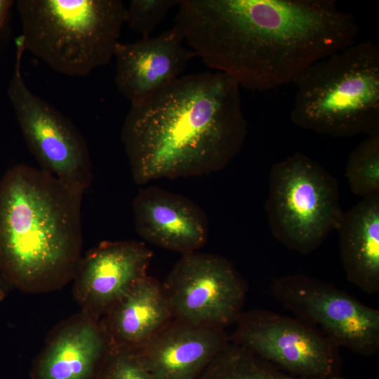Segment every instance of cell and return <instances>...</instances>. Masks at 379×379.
<instances>
[{"label": "cell", "mask_w": 379, "mask_h": 379, "mask_svg": "<svg viewBox=\"0 0 379 379\" xmlns=\"http://www.w3.org/2000/svg\"><path fill=\"white\" fill-rule=\"evenodd\" d=\"M178 8L175 25L196 56L251 90L295 83L359 32L332 0H179Z\"/></svg>", "instance_id": "6da1fadb"}, {"label": "cell", "mask_w": 379, "mask_h": 379, "mask_svg": "<svg viewBox=\"0 0 379 379\" xmlns=\"http://www.w3.org/2000/svg\"><path fill=\"white\" fill-rule=\"evenodd\" d=\"M240 89L222 72L191 74L131 105L121 137L135 183L201 175L228 165L247 135Z\"/></svg>", "instance_id": "7a4b0ae2"}, {"label": "cell", "mask_w": 379, "mask_h": 379, "mask_svg": "<svg viewBox=\"0 0 379 379\" xmlns=\"http://www.w3.org/2000/svg\"><path fill=\"white\" fill-rule=\"evenodd\" d=\"M83 192L27 165L0 180V277L25 291L58 288L81 259Z\"/></svg>", "instance_id": "3957f363"}, {"label": "cell", "mask_w": 379, "mask_h": 379, "mask_svg": "<svg viewBox=\"0 0 379 379\" xmlns=\"http://www.w3.org/2000/svg\"><path fill=\"white\" fill-rule=\"evenodd\" d=\"M291 119L333 137L379 133V48L355 42L312 65L295 81Z\"/></svg>", "instance_id": "277c9868"}, {"label": "cell", "mask_w": 379, "mask_h": 379, "mask_svg": "<svg viewBox=\"0 0 379 379\" xmlns=\"http://www.w3.org/2000/svg\"><path fill=\"white\" fill-rule=\"evenodd\" d=\"M17 7L24 50L70 77L114 58L126 18L120 0H19Z\"/></svg>", "instance_id": "5b68a950"}, {"label": "cell", "mask_w": 379, "mask_h": 379, "mask_svg": "<svg viewBox=\"0 0 379 379\" xmlns=\"http://www.w3.org/2000/svg\"><path fill=\"white\" fill-rule=\"evenodd\" d=\"M265 211L272 235L302 255L317 250L344 213L336 178L300 152L272 166Z\"/></svg>", "instance_id": "8992f818"}, {"label": "cell", "mask_w": 379, "mask_h": 379, "mask_svg": "<svg viewBox=\"0 0 379 379\" xmlns=\"http://www.w3.org/2000/svg\"><path fill=\"white\" fill-rule=\"evenodd\" d=\"M24 51L19 40L8 88L22 135L41 170L84 192L93 180L87 142L68 117L29 89L21 71Z\"/></svg>", "instance_id": "52a82bcc"}, {"label": "cell", "mask_w": 379, "mask_h": 379, "mask_svg": "<svg viewBox=\"0 0 379 379\" xmlns=\"http://www.w3.org/2000/svg\"><path fill=\"white\" fill-rule=\"evenodd\" d=\"M274 298L295 317L316 328L339 348L371 357L379 351V310L334 285L304 274L274 279Z\"/></svg>", "instance_id": "ba28073f"}, {"label": "cell", "mask_w": 379, "mask_h": 379, "mask_svg": "<svg viewBox=\"0 0 379 379\" xmlns=\"http://www.w3.org/2000/svg\"><path fill=\"white\" fill-rule=\"evenodd\" d=\"M232 343L303 379H344L340 348L303 320L267 310L242 313Z\"/></svg>", "instance_id": "9c48e42d"}, {"label": "cell", "mask_w": 379, "mask_h": 379, "mask_svg": "<svg viewBox=\"0 0 379 379\" xmlns=\"http://www.w3.org/2000/svg\"><path fill=\"white\" fill-rule=\"evenodd\" d=\"M246 290L229 260L196 251L182 255L163 287L172 316L178 320L220 328L240 316Z\"/></svg>", "instance_id": "30bf717a"}, {"label": "cell", "mask_w": 379, "mask_h": 379, "mask_svg": "<svg viewBox=\"0 0 379 379\" xmlns=\"http://www.w3.org/2000/svg\"><path fill=\"white\" fill-rule=\"evenodd\" d=\"M152 251L136 241H102L81 258L74 296L84 314L96 319L147 276ZM97 320V319H96Z\"/></svg>", "instance_id": "8fae6325"}, {"label": "cell", "mask_w": 379, "mask_h": 379, "mask_svg": "<svg viewBox=\"0 0 379 379\" xmlns=\"http://www.w3.org/2000/svg\"><path fill=\"white\" fill-rule=\"evenodd\" d=\"M184 42L175 25L156 36L141 37L131 43L119 41L114 53V83L119 92L133 105L180 77L197 57Z\"/></svg>", "instance_id": "7c38bea8"}, {"label": "cell", "mask_w": 379, "mask_h": 379, "mask_svg": "<svg viewBox=\"0 0 379 379\" xmlns=\"http://www.w3.org/2000/svg\"><path fill=\"white\" fill-rule=\"evenodd\" d=\"M132 208L137 232L152 244L184 255L207 241L206 215L185 197L152 186L138 191Z\"/></svg>", "instance_id": "4fadbf2b"}, {"label": "cell", "mask_w": 379, "mask_h": 379, "mask_svg": "<svg viewBox=\"0 0 379 379\" xmlns=\"http://www.w3.org/2000/svg\"><path fill=\"white\" fill-rule=\"evenodd\" d=\"M228 344L223 328L178 320L133 353L154 379H196Z\"/></svg>", "instance_id": "5bb4252c"}, {"label": "cell", "mask_w": 379, "mask_h": 379, "mask_svg": "<svg viewBox=\"0 0 379 379\" xmlns=\"http://www.w3.org/2000/svg\"><path fill=\"white\" fill-rule=\"evenodd\" d=\"M171 317L163 288L145 276L107 311L100 325L106 348L133 352L168 324Z\"/></svg>", "instance_id": "9a60e30c"}, {"label": "cell", "mask_w": 379, "mask_h": 379, "mask_svg": "<svg viewBox=\"0 0 379 379\" xmlns=\"http://www.w3.org/2000/svg\"><path fill=\"white\" fill-rule=\"evenodd\" d=\"M106 350L96 319L84 314L63 326L36 359L32 379H93Z\"/></svg>", "instance_id": "2e32d148"}, {"label": "cell", "mask_w": 379, "mask_h": 379, "mask_svg": "<svg viewBox=\"0 0 379 379\" xmlns=\"http://www.w3.org/2000/svg\"><path fill=\"white\" fill-rule=\"evenodd\" d=\"M346 278L364 293L379 292V194L343 213L336 230Z\"/></svg>", "instance_id": "e0dca14e"}, {"label": "cell", "mask_w": 379, "mask_h": 379, "mask_svg": "<svg viewBox=\"0 0 379 379\" xmlns=\"http://www.w3.org/2000/svg\"><path fill=\"white\" fill-rule=\"evenodd\" d=\"M196 379H303L292 376L232 343L219 353Z\"/></svg>", "instance_id": "ac0fdd59"}, {"label": "cell", "mask_w": 379, "mask_h": 379, "mask_svg": "<svg viewBox=\"0 0 379 379\" xmlns=\"http://www.w3.org/2000/svg\"><path fill=\"white\" fill-rule=\"evenodd\" d=\"M345 176L354 194L363 198L379 194V133L368 135L352 150Z\"/></svg>", "instance_id": "d6986e66"}, {"label": "cell", "mask_w": 379, "mask_h": 379, "mask_svg": "<svg viewBox=\"0 0 379 379\" xmlns=\"http://www.w3.org/2000/svg\"><path fill=\"white\" fill-rule=\"evenodd\" d=\"M179 0H132L126 8V22L142 37L150 36Z\"/></svg>", "instance_id": "ffe728a7"}, {"label": "cell", "mask_w": 379, "mask_h": 379, "mask_svg": "<svg viewBox=\"0 0 379 379\" xmlns=\"http://www.w3.org/2000/svg\"><path fill=\"white\" fill-rule=\"evenodd\" d=\"M95 379H154L133 352L106 348Z\"/></svg>", "instance_id": "44dd1931"}, {"label": "cell", "mask_w": 379, "mask_h": 379, "mask_svg": "<svg viewBox=\"0 0 379 379\" xmlns=\"http://www.w3.org/2000/svg\"><path fill=\"white\" fill-rule=\"evenodd\" d=\"M13 4V1L11 0H0V31Z\"/></svg>", "instance_id": "7402d4cb"}, {"label": "cell", "mask_w": 379, "mask_h": 379, "mask_svg": "<svg viewBox=\"0 0 379 379\" xmlns=\"http://www.w3.org/2000/svg\"><path fill=\"white\" fill-rule=\"evenodd\" d=\"M9 288L7 283L0 277V301L6 297Z\"/></svg>", "instance_id": "603a6c76"}]
</instances>
